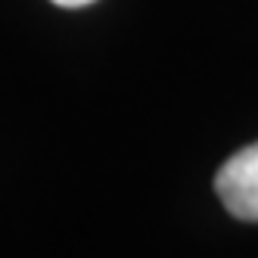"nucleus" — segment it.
<instances>
[{
  "label": "nucleus",
  "instance_id": "nucleus-1",
  "mask_svg": "<svg viewBox=\"0 0 258 258\" xmlns=\"http://www.w3.org/2000/svg\"><path fill=\"white\" fill-rule=\"evenodd\" d=\"M224 209L239 221H258V143L233 153L215 174Z\"/></svg>",
  "mask_w": 258,
  "mask_h": 258
},
{
  "label": "nucleus",
  "instance_id": "nucleus-2",
  "mask_svg": "<svg viewBox=\"0 0 258 258\" xmlns=\"http://www.w3.org/2000/svg\"><path fill=\"white\" fill-rule=\"evenodd\" d=\"M50 4L66 7V10H75V7H87V4H94V0H50Z\"/></svg>",
  "mask_w": 258,
  "mask_h": 258
}]
</instances>
